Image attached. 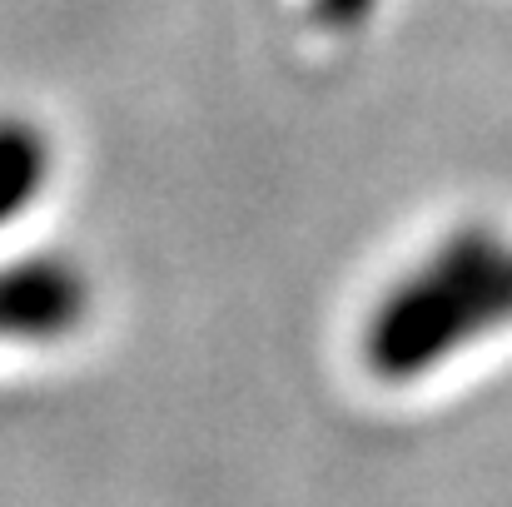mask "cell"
I'll list each match as a JSON object with an SVG mask.
<instances>
[{
	"label": "cell",
	"mask_w": 512,
	"mask_h": 507,
	"mask_svg": "<svg viewBox=\"0 0 512 507\" xmlns=\"http://www.w3.org/2000/svg\"><path fill=\"white\" fill-rule=\"evenodd\" d=\"M50 174V145L30 120L5 115L0 120V224H10L45 184Z\"/></svg>",
	"instance_id": "3"
},
{
	"label": "cell",
	"mask_w": 512,
	"mask_h": 507,
	"mask_svg": "<svg viewBox=\"0 0 512 507\" xmlns=\"http://www.w3.org/2000/svg\"><path fill=\"white\" fill-rule=\"evenodd\" d=\"M90 309L85 274L70 259H25L0 269V338H60Z\"/></svg>",
	"instance_id": "2"
},
{
	"label": "cell",
	"mask_w": 512,
	"mask_h": 507,
	"mask_svg": "<svg viewBox=\"0 0 512 507\" xmlns=\"http://www.w3.org/2000/svg\"><path fill=\"white\" fill-rule=\"evenodd\" d=\"M373 10V0H314V15L324 20V25H353V20H363Z\"/></svg>",
	"instance_id": "4"
},
{
	"label": "cell",
	"mask_w": 512,
	"mask_h": 507,
	"mask_svg": "<svg viewBox=\"0 0 512 507\" xmlns=\"http://www.w3.org/2000/svg\"><path fill=\"white\" fill-rule=\"evenodd\" d=\"M512 319V254H493L483 269H473L413 334H403L393 348H383L378 358H368V368L378 378H413L428 363H438L443 353H453L458 343H473L483 329L508 324Z\"/></svg>",
	"instance_id": "1"
}]
</instances>
